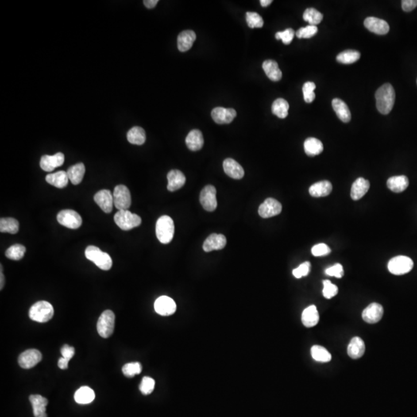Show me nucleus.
Wrapping results in <instances>:
<instances>
[{"mask_svg":"<svg viewBox=\"0 0 417 417\" xmlns=\"http://www.w3.org/2000/svg\"><path fill=\"white\" fill-rule=\"evenodd\" d=\"M115 324V315L111 310H106L101 314L97 324L98 334L102 338H108L113 334Z\"/></svg>","mask_w":417,"mask_h":417,"instance_id":"nucleus-6","label":"nucleus"},{"mask_svg":"<svg viewBox=\"0 0 417 417\" xmlns=\"http://www.w3.org/2000/svg\"><path fill=\"white\" fill-rule=\"evenodd\" d=\"M64 155L61 152H58L54 156H42L40 159V167L45 172H51L57 167H61L64 163Z\"/></svg>","mask_w":417,"mask_h":417,"instance_id":"nucleus-16","label":"nucleus"},{"mask_svg":"<svg viewBox=\"0 0 417 417\" xmlns=\"http://www.w3.org/2000/svg\"></svg>","mask_w":417,"mask_h":417,"instance_id":"nucleus-59","label":"nucleus"},{"mask_svg":"<svg viewBox=\"0 0 417 417\" xmlns=\"http://www.w3.org/2000/svg\"><path fill=\"white\" fill-rule=\"evenodd\" d=\"M271 110L275 115L280 118H285L288 114L289 104L283 98H278L274 101Z\"/></svg>","mask_w":417,"mask_h":417,"instance_id":"nucleus-37","label":"nucleus"},{"mask_svg":"<svg viewBox=\"0 0 417 417\" xmlns=\"http://www.w3.org/2000/svg\"><path fill=\"white\" fill-rule=\"evenodd\" d=\"M316 88V85L313 82H306L302 87L303 91L304 99L306 103H311L315 99V94L314 90Z\"/></svg>","mask_w":417,"mask_h":417,"instance_id":"nucleus-45","label":"nucleus"},{"mask_svg":"<svg viewBox=\"0 0 417 417\" xmlns=\"http://www.w3.org/2000/svg\"><path fill=\"white\" fill-rule=\"evenodd\" d=\"M311 354L313 359L319 362H329L332 360L329 351L321 345H314L311 348Z\"/></svg>","mask_w":417,"mask_h":417,"instance_id":"nucleus-38","label":"nucleus"},{"mask_svg":"<svg viewBox=\"0 0 417 417\" xmlns=\"http://www.w3.org/2000/svg\"><path fill=\"white\" fill-rule=\"evenodd\" d=\"M19 231V222L16 219L2 218L0 220V232L15 234Z\"/></svg>","mask_w":417,"mask_h":417,"instance_id":"nucleus-40","label":"nucleus"},{"mask_svg":"<svg viewBox=\"0 0 417 417\" xmlns=\"http://www.w3.org/2000/svg\"><path fill=\"white\" fill-rule=\"evenodd\" d=\"M331 253V249L329 246L325 244H319L314 246L311 249V253L314 256H323L329 255Z\"/></svg>","mask_w":417,"mask_h":417,"instance_id":"nucleus-51","label":"nucleus"},{"mask_svg":"<svg viewBox=\"0 0 417 417\" xmlns=\"http://www.w3.org/2000/svg\"><path fill=\"white\" fill-rule=\"evenodd\" d=\"M295 33L294 29L288 28V29L282 31V32H278L275 34V37H276L277 40H281L284 44L288 45L292 42L293 39L295 37Z\"/></svg>","mask_w":417,"mask_h":417,"instance_id":"nucleus-49","label":"nucleus"},{"mask_svg":"<svg viewBox=\"0 0 417 417\" xmlns=\"http://www.w3.org/2000/svg\"><path fill=\"white\" fill-rule=\"evenodd\" d=\"M364 25L370 32L378 35L387 34L389 31V26L387 21L376 17H370L365 19Z\"/></svg>","mask_w":417,"mask_h":417,"instance_id":"nucleus-18","label":"nucleus"},{"mask_svg":"<svg viewBox=\"0 0 417 417\" xmlns=\"http://www.w3.org/2000/svg\"><path fill=\"white\" fill-rule=\"evenodd\" d=\"M360 56H361V55L359 51L349 50V51L340 53L336 59H337V61L343 63V64H352V63H356V61L360 60Z\"/></svg>","mask_w":417,"mask_h":417,"instance_id":"nucleus-39","label":"nucleus"},{"mask_svg":"<svg viewBox=\"0 0 417 417\" xmlns=\"http://www.w3.org/2000/svg\"><path fill=\"white\" fill-rule=\"evenodd\" d=\"M141 369L142 367H141V363H127L122 367V372L126 377L132 378L141 373Z\"/></svg>","mask_w":417,"mask_h":417,"instance_id":"nucleus-43","label":"nucleus"},{"mask_svg":"<svg viewBox=\"0 0 417 417\" xmlns=\"http://www.w3.org/2000/svg\"><path fill=\"white\" fill-rule=\"evenodd\" d=\"M226 245V238L224 235L213 233L203 243L202 248L205 252L223 249Z\"/></svg>","mask_w":417,"mask_h":417,"instance_id":"nucleus-19","label":"nucleus"},{"mask_svg":"<svg viewBox=\"0 0 417 417\" xmlns=\"http://www.w3.org/2000/svg\"><path fill=\"white\" fill-rule=\"evenodd\" d=\"M154 307L156 313L162 316H169L176 311V304L172 298L168 296H161L157 298Z\"/></svg>","mask_w":417,"mask_h":417,"instance_id":"nucleus-12","label":"nucleus"},{"mask_svg":"<svg viewBox=\"0 0 417 417\" xmlns=\"http://www.w3.org/2000/svg\"><path fill=\"white\" fill-rule=\"evenodd\" d=\"M55 309L52 305L45 301L36 302L29 309V316L31 320L40 323L49 322L54 317Z\"/></svg>","mask_w":417,"mask_h":417,"instance_id":"nucleus-2","label":"nucleus"},{"mask_svg":"<svg viewBox=\"0 0 417 417\" xmlns=\"http://www.w3.org/2000/svg\"><path fill=\"white\" fill-rule=\"evenodd\" d=\"M246 20L250 28H261L264 26V20L258 13L248 12L246 14Z\"/></svg>","mask_w":417,"mask_h":417,"instance_id":"nucleus-44","label":"nucleus"},{"mask_svg":"<svg viewBox=\"0 0 417 417\" xmlns=\"http://www.w3.org/2000/svg\"><path fill=\"white\" fill-rule=\"evenodd\" d=\"M26 248L21 244H14L6 251V256L7 258L13 260H19L24 257L25 254Z\"/></svg>","mask_w":417,"mask_h":417,"instance_id":"nucleus-42","label":"nucleus"},{"mask_svg":"<svg viewBox=\"0 0 417 417\" xmlns=\"http://www.w3.org/2000/svg\"><path fill=\"white\" fill-rule=\"evenodd\" d=\"M224 172L228 176L234 179L244 177V170L237 162L233 159H226L223 162Z\"/></svg>","mask_w":417,"mask_h":417,"instance_id":"nucleus-20","label":"nucleus"},{"mask_svg":"<svg viewBox=\"0 0 417 417\" xmlns=\"http://www.w3.org/2000/svg\"><path fill=\"white\" fill-rule=\"evenodd\" d=\"M272 0H260V2L262 6L267 7V6H270L272 3Z\"/></svg>","mask_w":417,"mask_h":417,"instance_id":"nucleus-57","label":"nucleus"},{"mask_svg":"<svg viewBox=\"0 0 417 417\" xmlns=\"http://www.w3.org/2000/svg\"><path fill=\"white\" fill-rule=\"evenodd\" d=\"M318 29L316 26L308 25L306 28H300L297 31V37L300 39L311 38L314 35L318 33Z\"/></svg>","mask_w":417,"mask_h":417,"instance_id":"nucleus-46","label":"nucleus"},{"mask_svg":"<svg viewBox=\"0 0 417 417\" xmlns=\"http://www.w3.org/2000/svg\"><path fill=\"white\" fill-rule=\"evenodd\" d=\"M303 325L307 328L314 327L319 322V314L316 306H311L306 307L302 314Z\"/></svg>","mask_w":417,"mask_h":417,"instance_id":"nucleus-27","label":"nucleus"},{"mask_svg":"<svg viewBox=\"0 0 417 417\" xmlns=\"http://www.w3.org/2000/svg\"><path fill=\"white\" fill-rule=\"evenodd\" d=\"M311 271V264L310 262L306 261L303 264H301L299 267L293 270V275L296 278H302V277H306L308 275Z\"/></svg>","mask_w":417,"mask_h":417,"instance_id":"nucleus-50","label":"nucleus"},{"mask_svg":"<svg viewBox=\"0 0 417 417\" xmlns=\"http://www.w3.org/2000/svg\"><path fill=\"white\" fill-rule=\"evenodd\" d=\"M333 191V185L329 181H321L314 183L309 189V194L313 197H325Z\"/></svg>","mask_w":417,"mask_h":417,"instance_id":"nucleus-28","label":"nucleus"},{"mask_svg":"<svg viewBox=\"0 0 417 417\" xmlns=\"http://www.w3.org/2000/svg\"><path fill=\"white\" fill-rule=\"evenodd\" d=\"M414 267V261L406 256H395L389 261L388 269L395 275H406Z\"/></svg>","mask_w":417,"mask_h":417,"instance_id":"nucleus-7","label":"nucleus"},{"mask_svg":"<svg viewBox=\"0 0 417 417\" xmlns=\"http://www.w3.org/2000/svg\"><path fill=\"white\" fill-rule=\"evenodd\" d=\"M57 221L60 225L69 229H78L82 224V218L79 213L71 210H62L58 213Z\"/></svg>","mask_w":417,"mask_h":417,"instance_id":"nucleus-9","label":"nucleus"},{"mask_svg":"<svg viewBox=\"0 0 417 417\" xmlns=\"http://www.w3.org/2000/svg\"><path fill=\"white\" fill-rule=\"evenodd\" d=\"M127 139L128 141L133 145H141L145 142L146 135L142 128L136 126L128 131Z\"/></svg>","mask_w":417,"mask_h":417,"instance_id":"nucleus-36","label":"nucleus"},{"mask_svg":"<svg viewBox=\"0 0 417 417\" xmlns=\"http://www.w3.org/2000/svg\"><path fill=\"white\" fill-rule=\"evenodd\" d=\"M94 201L105 213H110L113 210L114 198L108 190H100L94 195Z\"/></svg>","mask_w":417,"mask_h":417,"instance_id":"nucleus-17","label":"nucleus"},{"mask_svg":"<svg viewBox=\"0 0 417 417\" xmlns=\"http://www.w3.org/2000/svg\"><path fill=\"white\" fill-rule=\"evenodd\" d=\"M376 108L381 114H388L395 104V93L390 83H385L376 92Z\"/></svg>","mask_w":417,"mask_h":417,"instance_id":"nucleus-1","label":"nucleus"},{"mask_svg":"<svg viewBox=\"0 0 417 417\" xmlns=\"http://www.w3.org/2000/svg\"><path fill=\"white\" fill-rule=\"evenodd\" d=\"M263 69L267 78L272 82H279L282 78V71L278 67V63L273 60H267L263 63Z\"/></svg>","mask_w":417,"mask_h":417,"instance_id":"nucleus-29","label":"nucleus"},{"mask_svg":"<svg viewBox=\"0 0 417 417\" xmlns=\"http://www.w3.org/2000/svg\"><path fill=\"white\" fill-rule=\"evenodd\" d=\"M211 115L216 123L223 125L231 123L237 116V111L233 109H224L218 107L212 111Z\"/></svg>","mask_w":417,"mask_h":417,"instance_id":"nucleus-15","label":"nucleus"},{"mask_svg":"<svg viewBox=\"0 0 417 417\" xmlns=\"http://www.w3.org/2000/svg\"><path fill=\"white\" fill-rule=\"evenodd\" d=\"M186 143L190 150L193 152L200 150L204 143L202 132L197 129L192 130L186 137Z\"/></svg>","mask_w":417,"mask_h":417,"instance_id":"nucleus-26","label":"nucleus"},{"mask_svg":"<svg viewBox=\"0 0 417 417\" xmlns=\"http://www.w3.org/2000/svg\"><path fill=\"white\" fill-rule=\"evenodd\" d=\"M4 281H5V280H4V275H2V265H1V287H0V289L1 290H2V287H3Z\"/></svg>","mask_w":417,"mask_h":417,"instance_id":"nucleus-58","label":"nucleus"},{"mask_svg":"<svg viewBox=\"0 0 417 417\" xmlns=\"http://www.w3.org/2000/svg\"><path fill=\"white\" fill-rule=\"evenodd\" d=\"M69 180L74 185H78L83 180L85 173V167L83 163H78L70 167L67 171Z\"/></svg>","mask_w":417,"mask_h":417,"instance_id":"nucleus-35","label":"nucleus"},{"mask_svg":"<svg viewBox=\"0 0 417 417\" xmlns=\"http://www.w3.org/2000/svg\"><path fill=\"white\" fill-rule=\"evenodd\" d=\"M304 148L306 153L311 157L318 156L323 152L324 149L322 141L315 138H308L306 139L304 144Z\"/></svg>","mask_w":417,"mask_h":417,"instance_id":"nucleus-34","label":"nucleus"},{"mask_svg":"<svg viewBox=\"0 0 417 417\" xmlns=\"http://www.w3.org/2000/svg\"><path fill=\"white\" fill-rule=\"evenodd\" d=\"M282 205L280 202L273 198L266 199L259 207V215L262 218H270L275 217L281 213Z\"/></svg>","mask_w":417,"mask_h":417,"instance_id":"nucleus-13","label":"nucleus"},{"mask_svg":"<svg viewBox=\"0 0 417 417\" xmlns=\"http://www.w3.org/2000/svg\"><path fill=\"white\" fill-rule=\"evenodd\" d=\"M42 360V354L36 349H29L23 352L19 356V365L25 369L36 366Z\"/></svg>","mask_w":417,"mask_h":417,"instance_id":"nucleus-11","label":"nucleus"},{"mask_svg":"<svg viewBox=\"0 0 417 417\" xmlns=\"http://www.w3.org/2000/svg\"><path fill=\"white\" fill-rule=\"evenodd\" d=\"M114 220L117 226L123 230H130L141 223V217L128 210H119L114 215Z\"/></svg>","mask_w":417,"mask_h":417,"instance_id":"nucleus-5","label":"nucleus"},{"mask_svg":"<svg viewBox=\"0 0 417 417\" xmlns=\"http://www.w3.org/2000/svg\"><path fill=\"white\" fill-rule=\"evenodd\" d=\"M95 399L94 390L88 387H82L74 394V399L79 404H89Z\"/></svg>","mask_w":417,"mask_h":417,"instance_id":"nucleus-33","label":"nucleus"},{"mask_svg":"<svg viewBox=\"0 0 417 417\" xmlns=\"http://www.w3.org/2000/svg\"><path fill=\"white\" fill-rule=\"evenodd\" d=\"M370 187V183L364 178H358L354 183L352 184L351 189V197L353 200H359L361 199Z\"/></svg>","mask_w":417,"mask_h":417,"instance_id":"nucleus-21","label":"nucleus"},{"mask_svg":"<svg viewBox=\"0 0 417 417\" xmlns=\"http://www.w3.org/2000/svg\"><path fill=\"white\" fill-rule=\"evenodd\" d=\"M387 186L391 191L399 194L404 191L409 186L408 178L405 175L392 176L387 180Z\"/></svg>","mask_w":417,"mask_h":417,"instance_id":"nucleus-31","label":"nucleus"},{"mask_svg":"<svg viewBox=\"0 0 417 417\" xmlns=\"http://www.w3.org/2000/svg\"><path fill=\"white\" fill-rule=\"evenodd\" d=\"M217 190L215 187L211 185L205 186L202 189L199 196L201 205L206 211L213 212L217 209Z\"/></svg>","mask_w":417,"mask_h":417,"instance_id":"nucleus-10","label":"nucleus"},{"mask_svg":"<svg viewBox=\"0 0 417 417\" xmlns=\"http://www.w3.org/2000/svg\"><path fill=\"white\" fill-rule=\"evenodd\" d=\"M303 19L305 21L308 23L309 25L316 26L322 22L323 15L314 8H309L304 13Z\"/></svg>","mask_w":417,"mask_h":417,"instance_id":"nucleus-41","label":"nucleus"},{"mask_svg":"<svg viewBox=\"0 0 417 417\" xmlns=\"http://www.w3.org/2000/svg\"><path fill=\"white\" fill-rule=\"evenodd\" d=\"M196 39V35L193 30H185L178 36V49L181 52H186L191 49Z\"/></svg>","mask_w":417,"mask_h":417,"instance_id":"nucleus-24","label":"nucleus"},{"mask_svg":"<svg viewBox=\"0 0 417 417\" xmlns=\"http://www.w3.org/2000/svg\"><path fill=\"white\" fill-rule=\"evenodd\" d=\"M325 274L329 276L341 278L344 275L343 267L340 264H334L333 267H329L325 270Z\"/></svg>","mask_w":417,"mask_h":417,"instance_id":"nucleus-52","label":"nucleus"},{"mask_svg":"<svg viewBox=\"0 0 417 417\" xmlns=\"http://www.w3.org/2000/svg\"><path fill=\"white\" fill-rule=\"evenodd\" d=\"M383 313L384 310L380 304L372 303L364 309L361 317L367 323L376 324L383 318Z\"/></svg>","mask_w":417,"mask_h":417,"instance_id":"nucleus-14","label":"nucleus"},{"mask_svg":"<svg viewBox=\"0 0 417 417\" xmlns=\"http://www.w3.org/2000/svg\"><path fill=\"white\" fill-rule=\"evenodd\" d=\"M60 352H61L62 357L64 358L68 361H70L75 354V349H74V347L70 346L68 345H63Z\"/></svg>","mask_w":417,"mask_h":417,"instance_id":"nucleus-53","label":"nucleus"},{"mask_svg":"<svg viewBox=\"0 0 417 417\" xmlns=\"http://www.w3.org/2000/svg\"><path fill=\"white\" fill-rule=\"evenodd\" d=\"M167 179H168L167 189L170 192H175L180 190L186 183V177L184 174L179 170L170 171L167 175Z\"/></svg>","mask_w":417,"mask_h":417,"instance_id":"nucleus-22","label":"nucleus"},{"mask_svg":"<svg viewBox=\"0 0 417 417\" xmlns=\"http://www.w3.org/2000/svg\"><path fill=\"white\" fill-rule=\"evenodd\" d=\"M324 288L322 293L324 297L327 299L334 298L338 292V288L337 286L332 284V282L329 280H323Z\"/></svg>","mask_w":417,"mask_h":417,"instance_id":"nucleus-48","label":"nucleus"},{"mask_svg":"<svg viewBox=\"0 0 417 417\" xmlns=\"http://www.w3.org/2000/svg\"><path fill=\"white\" fill-rule=\"evenodd\" d=\"M29 401L33 406V415L35 417H47L46 407L48 400L40 395H31Z\"/></svg>","mask_w":417,"mask_h":417,"instance_id":"nucleus-25","label":"nucleus"},{"mask_svg":"<svg viewBox=\"0 0 417 417\" xmlns=\"http://www.w3.org/2000/svg\"><path fill=\"white\" fill-rule=\"evenodd\" d=\"M144 5L146 6L148 9H152L157 5L159 1L158 0H145L144 1Z\"/></svg>","mask_w":417,"mask_h":417,"instance_id":"nucleus-56","label":"nucleus"},{"mask_svg":"<svg viewBox=\"0 0 417 417\" xmlns=\"http://www.w3.org/2000/svg\"><path fill=\"white\" fill-rule=\"evenodd\" d=\"M417 6V0H403L402 8L403 11L411 12Z\"/></svg>","mask_w":417,"mask_h":417,"instance_id":"nucleus-54","label":"nucleus"},{"mask_svg":"<svg viewBox=\"0 0 417 417\" xmlns=\"http://www.w3.org/2000/svg\"><path fill=\"white\" fill-rule=\"evenodd\" d=\"M365 345L363 340L360 337H354L352 338L347 349V352L349 357L353 360H358L365 354Z\"/></svg>","mask_w":417,"mask_h":417,"instance_id":"nucleus-23","label":"nucleus"},{"mask_svg":"<svg viewBox=\"0 0 417 417\" xmlns=\"http://www.w3.org/2000/svg\"><path fill=\"white\" fill-rule=\"evenodd\" d=\"M156 237L163 244H169L172 241L175 233L173 221L168 216H163L156 222Z\"/></svg>","mask_w":417,"mask_h":417,"instance_id":"nucleus-3","label":"nucleus"},{"mask_svg":"<svg viewBox=\"0 0 417 417\" xmlns=\"http://www.w3.org/2000/svg\"><path fill=\"white\" fill-rule=\"evenodd\" d=\"M87 260L92 261L100 269L109 271L112 267V260L109 253L101 251L95 246H89L85 250Z\"/></svg>","mask_w":417,"mask_h":417,"instance_id":"nucleus-4","label":"nucleus"},{"mask_svg":"<svg viewBox=\"0 0 417 417\" xmlns=\"http://www.w3.org/2000/svg\"><path fill=\"white\" fill-rule=\"evenodd\" d=\"M332 105L336 114L341 121L347 123L350 121L351 112L345 102L339 98H334Z\"/></svg>","mask_w":417,"mask_h":417,"instance_id":"nucleus-30","label":"nucleus"},{"mask_svg":"<svg viewBox=\"0 0 417 417\" xmlns=\"http://www.w3.org/2000/svg\"><path fill=\"white\" fill-rule=\"evenodd\" d=\"M46 181L51 186L56 188L63 189L68 184L69 178L67 172L59 171L55 173L49 174L46 176Z\"/></svg>","mask_w":417,"mask_h":417,"instance_id":"nucleus-32","label":"nucleus"},{"mask_svg":"<svg viewBox=\"0 0 417 417\" xmlns=\"http://www.w3.org/2000/svg\"><path fill=\"white\" fill-rule=\"evenodd\" d=\"M155 385L156 383L152 378L145 376L141 380V384L139 386V389L143 395H149L153 392Z\"/></svg>","mask_w":417,"mask_h":417,"instance_id":"nucleus-47","label":"nucleus"},{"mask_svg":"<svg viewBox=\"0 0 417 417\" xmlns=\"http://www.w3.org/2000/svg\"><path fill=\"white\" fill-rule=\"evenodd\" d=\"M68 360H66L63 357L60 358L59 361H58V367L64 370V369H67L68 368Z\"/></svg>","mask_w":417,"mask_h":417,"instance_id":"nucleus-55","label":"nucleus"},{"mask_svg":"<svg viewBox=\"0 0 417 417\" xmlns=\"http://www.w3.org/2000/svg\"><path fill=\"white\" fill-rule=\"evenodd\" d=\"M114 205L118 210H127L132 204L130 191L124 185H118L114 190Z\"/></svg>","mask_w":417,"mask_h":417,"instance_id":"nucleus-8","label":"nucleus"}]
</instances>
